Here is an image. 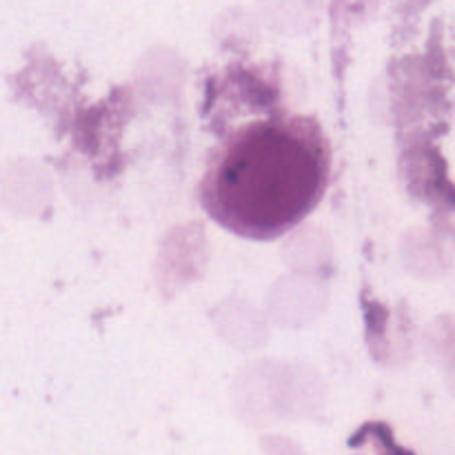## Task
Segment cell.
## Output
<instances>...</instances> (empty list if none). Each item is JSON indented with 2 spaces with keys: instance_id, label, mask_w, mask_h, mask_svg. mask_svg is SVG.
<instances>
[{
  "instance_id": "6da1fadb",
  "label": "cell",
  "mask_w": 455,
  "mask_h": 455,
  "mask_svg": "<svg viewBox=\"0 0 455 455\" xmlns=\"http://www.w3.org/2000/svg\"><path fill=\"white\" fill-rule=\"evenodd\" d=\"M329 145L315 120L271 116L231 132L200 182L203 207L220 227L274 240L305 220L329 182Z\"/></svg>"
}]
</instances>
